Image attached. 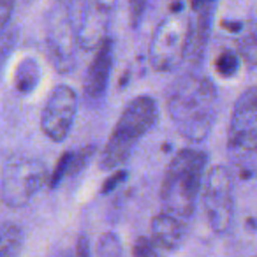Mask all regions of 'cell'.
<instances>
[{
	"label": "cell",
	"instance_id": "cell-2",
	"mask_svg": "<svg viewBox=\"0 0 257 257\" xmlns=\"http://www.w3.org/2000/svg\"><path fill=\"white\" fill-rule=\"evenodd\" d=\"M206 166L208 154L197 148H182L173 155L159 192L162 211L189 222L199 201Z\"/></svg>",
	"mask_w": 257,
	"mask_h": 257
},
{
	"label": "cell",
	"instance_id": "cell-8",
	"mask_svg": "<svg viewBox=\"0 0 257 257\" xmlns=\"http://www.w3.org/2000/svg\"><path fill=\"white\" fill-rule=\"evenodd\" d=\"M201 203L213 232H225L234 217V180L229 168L218 164L208 169L201 187Z\"/></svg>",
	"mask_w": 257,
	"mask_h": 257
},
{
	"label": "cell",
	"instance_id": "cell-11",
	"mask_svg": "<svg viewBox=\"0 0 257 257\" xmlns=\"http://www.w3.org/2000/svg\"><path fill=\"white\" fill-rule=\"evenodd\" d=\"M114 43L109 36L93 50V57L83 78V97L88 102H97L104 97L109 85L114 62Z\"/></svg>",
	"mask_w": 257,
	"mask_h": 257
},
{
	"label": "cell",
	"instance_id": "cell-5",
	"mask_svg": "<svg viewBox=\"0 0 257 257\" xmlns=\"http://www.w3.org/2000/svg\"><path fill=\"white\" fill-rule=\"evenodd\" d=\"M257 150V90L245 88L236 99L227 127V154L239 176L255 175Z\"/></svg>",
	"mask_w": 257,
	"mask_h": 257
},
{
	"label": "cell",
	"instance_id": "cell-12",
	"mask_svg": "<svg viewBox=\"0 0 257 257\" xmlns=\"http://www.w3.org/2000/svg\"><path fill=\"white\" fill-rule=\"evenodd\" d=\"M217 0H192V34H190L189 51L185 62L192 71H199L203 65L204 53L211 37V25Z\"/></svg>",
	"mask_w": 257,
	"mask_h": 257
},
{
	"label": "cell",
	"instance_id": "cell-21",
	"mask_svg": "<svg viewBox=\"0 0 257 257\" xmlns=\"http://www.w3.org/2000/svg\"><path fill=\"white\" fill-rule=\"evenodd\" d=\"M18 0H0V36L9 29Z\"/></svg>",
	"mask_w": 257,
	"mask_h": 257
},
{
	"label": "cell",
	"instance_id": "cell-6",
	"mask_svg": "<svg viewBox=\"0 0 257 257\" xmlns=\"http://www.w3.org/2000/svg\"><path fill=\"white\" fill-rule=\"evenodd\" d=\"M76 8L64 0H53L46 16V51L51 65L60 74H69L76 67Z\"/></svg>",
	"mask_w": 257,
	"mask_h": 257
},
{
	"label": "cell",
	"instance_id": "cell-25",
	"mask_svg": "<svg viewBox=\"0 0 257 257\" xmlns=\"http://www.w3.org/2000/svg\"><path fill=\"white\" fill-rule=\"evenodd\" d=\"M64 2H67V4H71V6H74V8H76V4H78L79 0H64Z\"/></svg>",
	"mask_w": 257,
	"mask_h": 257
},
{
	"label": "cell",
	"instance_id": "cell-23",
	"mask_svg": "<svg viewBox=\"0 0 257 257\" xmlns=\"http://www.w3.org/2000/svg\"><path fill=\"white\" fill-rule=\"evenodd\" d=\"M74 257H90V239L85 234L78 236L74 248Z\"/></svg>",
	"mask_w": 257,
	"mask_h": 257
},
{
	"label": "cell",
	"instance_id": "cell-16",
	"mask_svg": "<svg viewBox=\"0 0 257 257\" xmlns=\"http://www.w3.org/2000/svg\"><path fill=\"white\" fill-rule=\"evenodd\" d=\"M25 243L23 229L15 222L0 225V257H20Z\"/></svg>",
	"mask_w": 257,
	"mask_h": 257
},
{
	"label": "cell",
	"instance_id": "cell-4",
	"mask_svg": "<svg viewBox=\"0 0 257 257\" xmlns=\"http://www.w3.org/2000/svg\"><path fill=\"white\" fill-rule=\"evenodd\" d=\"M192 34V15L182 2L155 25L148 44V64L157 72H169L185 64Z\"/></svg>",
	"mask_w": 257,
	"mask_h": 257
},
{
	"label": "cell",
	"instance_id": "cell-1",
	"mask_svg": "<svg viewBox=\"0 0 257 257\" xmlns=\"http://www.w3.org/2000/svg\"><path fill=\"white\" fill-rule=\"evenodd\" d=\"M166 109L176 133L192 143L210 136L218 114V90L208 76L187 71L168 92Z\"/></svg>",
	"mask_w": 257,
	"mask_h": 257
},
{
	"label": "cell",
	"instance_id": "cell-17",
	"mask_svg": "<svg viewBox=\"0 0 257 257\" xmlns=\"http://www.w3.org/2000/svg\"><path fill=\"white\" fill-rule=\"evenodd\" d=\"M97 255L99 257H125L121 241L114 232H104L97 243Z\"/></svg>",
	"mask_w": 257,
	"mask_h": 257
},
{
	"label": "cell",
	"instance_id": "cell-22",
	"mask_svg": "<svg viewBox=\"0 0 257 257\" xmlns=\"http://www.w3.org/2000/svg\"><path fill=\"white\" fill-rule=\"evenodd\" d=\"M238 65H239V58L236 57L234 53H227V51H225L217 60V71L220 72L222 76H231L236 72Z\"/></svg>",
	"mask_w": 257,
	"mask_h": 257
},
{
	"label": "cell",
	"instance_id": "cell-9",
	"mask_svg": "<svg viewBox=\"0 0 257 257\" xmlns=\"http://www.w3.org/2000/svg\"><path fill=\"white\" fill-rule=\"evenodd\" d=\"M118 0H79L74 11L76 46L93 51L107 36Z\"/></svg>",
	"mask_w": 257,
	"mask_h": 257
},
{
	"label": "cell",
	"instance_id": "cell-20",
	"mask_svg": "<svg viewBox=\"0 0 257 257\" xmlns=\"http://www.w3.org/2000/svg\"><path fill=\"white\" fill-rule=\"evenodd\" d=\"M133 257H161V253L150 238L140 236L133 245Z\"/></svg>",
	"mask_w": 257,
	"mask_h": 257
},
{
	"label": "cell",
	"instance_id": "cell-18",
	"mask_svg": "<svg viewBox=\"0 0 257 257\" xmlns=\"http://www.w3.org/2000/svg\"><path fill=\"white\" fill-rule=\"evenodd\" d=\"M18 43V30L9 27L2 36H0V69L4 67L8 58L15 51V46Z\"/></svg>",
	"mask_w": 257,
	"mask_h": 257
},
{
	"label": "cell",
	"instance_id": "cell-24",
	"mask_svg": "<svg viewBox=\"0 0 257 257\" xmlns=\"http://www.w3.org/2000/svg\"><path fill=\"white\" fill-rule=\"evenodd\" d=\"M125 175H127V173H125V171H118V169H116V173H114L113 178L107 180L106 187H104V192H107V190H111V187L118 185V183H120V180H121V178H125Z\"/></svg>",
	"mask_w": 257,
	"mask_h": 257
},
{
	"label": "cell",
	"instance_id": "cell-3",
	"mask_svg": "<svg viewBox=\"0 0 257 257\" xmlns=\"http://www.w3.org/2000/svg\"><path fill=\"white\" fill-rule=\"evenodd\" d=\"M157 120V100L147 93L134 97L120 113L102 152L99 154V168L102 171H116L133 155L141 138L155 127Z\"/></svg>",
	"mask_w": 257,
	"mask_h": 257
},
{
	"label": "cell",
	"instance_id": "cell-15",
	"mask_svg": "<svg viewBox=\"0 0 257 257\" xmlns=\"http://www.w3.org/2000/svg\"><path fill=\"white\" fill-rule=\"evenodd\" d=\"M41 81V65L34 57H25L20 60L15 71V88L22 95L34 92Z\"/></svg>",
	"mask_w": 257,
	"mask_h": 257
},
{
	"label": "cell",
	"instance_id": "cell-19",
	"mask_svg": "<svg viewBox=\"0 0 257 257\" xmlns=\"http://www.w3.org/2000/svg\"><path fill=\"white\" fill-rule=\"evenodd\" d=\"M127 2H128V23H131V27L134 30H138L145 18V13H147L148 0H127Z\"/></svg>",
	"mask_w": 257,
	"mask_h": 257
},
{
	"label": "cell",
	"instance_id": "cell-10",
	"mask_svg": "<svg viewBox=\"0 0 257 257\" xmlns=\"http://www.w3.org/2000/svg\"><path fill=\"white\" fill-rule=\"evenodd\" d=\"M78 114V93L69 85H57L41 111V131L53 143H62L71 134Z\"/></svg>",
	"mask_w": 257,
	"mask_h": 257
},
{
	"label": "cell",
	"instance_id": "cell-14",
	"mask_svg": "<svg viewBox=\"0 0 257 257\" xmlns=\"http://www.w3.org/2000/svg\"><path fill=\"white\" fill-rule=\"evenodd\" d=\"M95 154H97L95 145H86V147L65 152V154L58 159L55 169L50 173V182H48V185H50L51 189H55V187L64 182L65 178L79 175V173L88 166V162L92 161Z\"/></svg>",
	"mask_w": 257,
	"mask_h": 257
},
{
	"label": "cell",
	"instance_id": "cell-7",
	"mask_svg": "<svg viewBox=\"0 0 257 257\" xmlns=\"http://www.w3.org/2000/svg\"><path fill=\"white\" fill-rule=\"evenodd\" d=\"M50 182V169L41 159H18L0 176V199L9 208H23Z\"/></svg>",
	"mask_w": 257,
	"mask_h": 257
},
{
	"label": "cell",
	"instance_id": "cell-13",
	"mask_svg": "<svg viewBox=\"0 0 257 257\" xmlns=\"http://www.w3.org/2000/svg\"><path fill=\"white\" fill-rule=\"evenodd\" d=\"M189 222L180 217L159 211L150 224V239L157 248L162 250H175L183 243L189 231Z\"/></svg>",
	"mask_w": 257,
	"mask_h": 257
}]
</instances>
